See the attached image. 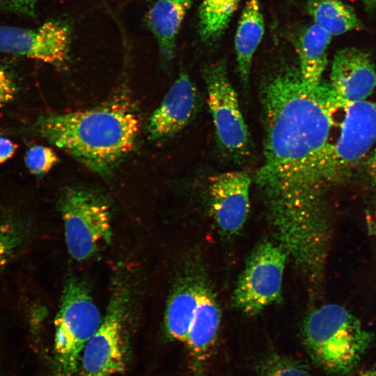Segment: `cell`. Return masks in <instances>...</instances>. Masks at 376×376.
Here are the masks:
<instances>
[{
    "instance_id": "cell-11",
    "label": "cell",
    "mask_w": 376,
    "mask_h": 376,
    "mask_svg": "<svg viewBox=\"0 0 376 376\" xmlns=\"http://www.w3.org/2000/svg\"><path fill=\"white\" fill-rule=\"evenodd\" d=\"M329 85L340 109L366 100L376 87V69L369 54L356 47L338 50L333 58Z\"/></svg>"
},
{
    "instance_id": "cell-18",
    "label": "cell",
    "mask_w": 376,
    "mask_h": 376,
    "mask_svg": "<svg viewBox=\"0 0 376 376\" xmlns=\"http://www.w3.org/2000/svg\"><path fill=\"white\" fill-rule=\"evenodd\" d=\"M306 8L314 24L331 36L363 27L354 10L340 0H309Z\"/></svg>"
},
{
    "instance_id": "cell-29",
    "label": "cell",
    "mask_w": 376,
    "mask_h": 376,
    "mask_svg": "<svg viewBox=\"0 0 376 376\" xmlns=\"http://www.w3.org/2000/svg\"><path fill=\"white\" fill-rule=\"evenodd\" d=\"M13 0H0V10L6 11Z\"/></svg>"
},
{
    "instance_id": "cell-30",
    "label": "cell",
    "mask_w": 376,
    "mask_h": 376,
    "mask_svg": "<svg viewBox=\"0 0 376 376\" xmlns=\"http://www.w3.org/2000/svg\"><path fill=\"white\" fill-rule=\"evenodd\" d=\"M361 1H363V2H365L366 3L370 4V3H373L375 0H361Z\"/></svg>"
},
{
    "instance_id": "cell-3",
    "label": "cell",
    "mask_w": 376,
    "mask_h": 376,
    "mask_svg": "<svg viewBox=\"0 0 376 376\" xmlns=\"http://www.w3.org/2000/svg\"><path fill=\"white\" fill-rule=\"evenodd\" d=\"M303 337L312 360L332 376L352 372L373 340L357 318L335 304L321 306L309 314Z\"/></svg>"
},
{
    "instance_id": "cell-2",
    "label": "cell",
    "mask_w": 376,
    "mask_h": 376,
    "mask_svg": "<svg viewBox=\"0 0 376 376\" xmlns=\"http://www.w3.org/2000/svg\"><path fill=\"white\" fill-rule=\"evenodd\" d=\"M136 111L127 92L84 111L42 116V136L95 173L107 176L133 150L139 131Z\"/></svg>"
},
{
    "instance_id": "cell-17",
    "label": "cell",
    "mask_w": 376,
    "mask_h": 376,
    "mask_svg": "<svg viewBox=\"0 0 376 376\" xmlns=\"http://www.w3.org/2000/svg\"><path fill=\"white\" fill-rule=\"evenodd\" d=\"M264 34V20L259 0L246 2L235 38L237 72L243 84H248L252 58Z\"/></svg>"
},
{
    "instance_id": "cell-16",
    "label": "cell",
    "mask_w": 376,
    "mask_h": 376,
    "mask_svg": "<svg viewBox=\"0 0 376 376\" xmlns=\"http://www.w3.org/2000/svg\"><path fill=\"white\" fill-rule=\"evenodd\" d=\"M331 36L313 24L299 34L296 49L299 57V70L303 80L315 86L320 84L327 64L328 47Z\"/></svg>"
},
{
    "instance_id": "cell-12",
    "label": "cell",
    "mask_w": 376,
    "mask_h": 376,
    "mask_svg": "<svg viewBox=\"0 0 376 376\" xmlns=\"http://www.w3.org/2000/svg\"><path fill=\"white\" fill-rule=\"evenodd\" d=\"M251 178L242 171L224 172L210 179L211 207L220 231L226 235L237 233L249 212Z\"/></svg>"
},
{
    "instance_id": "cell-23",
    "label": "cell",
    "mask_w": 376,
    "mask_h": 376,
    "mask_svg": "<svg viewBox=\"0 0 376 376\" xmlns=\"http://www.w3.org/2000/svg\"><path fill=\"white\" fill-rule=\"evenodd\" d=\"M24 162L31 173L42 176L58 162V157L52 148L36 145L27 150Z\"/></svg>"
},
{
    "instance_id": "cell-27",
    "label": "cell",
    "mask_w": 376,
    "mask_h": 376,
    "mask_svg": "<svg viewBox=\"0 0 376 376\" xmlns=\"http://www.w3.org/2000/svg\"><path fill=\"white\" fill-rule=\"evenodd\" d=\"M364 171L369 181L373 184H376V148L366 160Z\"/></svg>"
},
{
    "instance_id": "cell-25",
    "label": "cell",
    "mask_w": 376,
    "mask_h": 376,
    "mask_svg": "<svg viewBox=\"0 0 376 376\" xmlns=\"http://www.w3.org/2000/svg\"><path fill=\"white\" fill-rule=\"evenodd\" d=\"M40 0H13L6 11L21 16L34 17Z\"/></svg>"
},
{
    "instance_id": "cell-19",
    "label": "cell",
    "mask_w": 376,
    "mask_h": 376,
    "mask_svg": "<svg viewBox=\"0 0 376 376\" xmlns=\"http://www.w3.org/2000/svg\"><path fill=\"white\" fill-rule=\"evenodd\" d=\"M201 288L196 285H184L171 298L164 324L171 338L186 342L198 306Z\"/></svg>"
},
{
    "instance_id": "cell-21",
    "label": "cell",
    "mask_w": 376,
    "mask_h": 376,
    "mask_svg": "<svg viewBox=\"0 0 376 376\" xmlns=\"http://www.w3.org/2000/svg\"><path fill=\"white\" fill-rule=\"evenodd\" d=\"M28 237L26 224L8 215L0 223V274L22 251Z\"/></svg>"
},
{
    "instance_id": "cell-13",
    "label": "cell",
    "mask_w": 376,
    "mask_h": 376,
    "mask_svg": "<svg viewBox=\"0 0 376 376\" xmlns=\"http://www.w3.org/2000/svg\"><path fill=\"white\" fill-rule=\"evenodd\" d=\"M197 100L194 84L187 74L180 72L148 119L149 137L159 141L183 130L194 116Z\"/></svg>"
},
{
    "instance_id": "cell-4",
    "label": "cell",
    "mask_w": 376,
    "mask_h": 376,
    "mask_svg": "<svg viewBox=\"0 0 376 376\" xmlns=\"http://www.w3.org/2000/svg\"><path fill=\"white\" fill-rule=\"evenodd\" d=\"M102 320L86 285L76 279L69 280L54 320L55 376H76L83 350Z\"/></svg>"
},
{
    "instance_id": "cell-26",
    "label": "cell",
    "mask_w": 376,
    "mask_h": 376,
    "mask_svg": "<svg viewBox=\"0 0 376 376\" xmlns=\"http://www.w3.org/2000/svg\"><path fill=\"white\" fill-rule=\"evenodd\" d=\"M17 146L8 138L0 136V164L5 162L13 157Z\"/></svg>"
},
{
    "instance_id": "cell-15",
    "label": "cell",
    "mask_w": 376,
    "mask_h": 376,
    "mask_svg": "<svg viewBox=\"0 0 376 376\" xmlns=\"http://www.w3.org/2000/svg\"><path fill=\"white\" fill-rule=\"evenodd\" d=\"M191 0H157L146 15V24L155 37L164 64L174 57L175 40Z\"/></svg>"
},
{
    "instance_id": "cell-7",
    "label": "cell",
    "mask_w": 376,
    "mask_h": 376,
    "mask_svg": "<svg viewBox=\"0 0 376 376\" xmlns=\"http://www.w3.org/2000/svg\"><path fill=\"white\" fill-rule=\"evenodd\" d=\"M340 134L330 142L323 160L327 185L347 178L376 142V103L363 100L349 104Z\"/></svg>"
},
{
    "instance_id": "cell-31",
    "label": "cell",
    "mask_w": 376,
    "mask_h": 376,
    "mask_svg": "<svg viewBox=\"0 0 376 376\" xmlns=\"http://www.w3.org/2000/svg\"><path fill=\"white\" fill-rule=\"evenodd\" d=\"M146 1H151V0H146Z\"/></svg>"
},
{
    "instance_id": "cell-14",
    "label": "cell",
    "mask_w": 376,
    "mask_h": 376,
    "mask_svg": "<svg viewBox=\"0 0 376 376\" xmlns=\"http://www.w3.org/2000/svg\"><path fill=\"white\" fill-rule=\"evenodd\" d=\"M220 311L213 295L201 288L199 301L186 343L194 376H204L205 369L217 339Z\"/></svg>"
},
{
    "instance_id": "cell-1",
    "label": "cell",
    "mask_w": 376,
    "mask_h": 376,
    "mask_svg": "<svg viewBox=\"0 0 376 376\" xmlns=\"http://www.w3.org/2000/svg\"><path fill=\"white\" fill-rule=\"evenodd\" d=\"M261 102L264 160L256 182L280 240L295 242L320 229L323 160L340 108L329 83L311 86L291 67L265 81Z\"/></svg>"
},
{
    "instance_id": "cell-8",
    "label": "cell",
    "mask_w": 376,
    "mask_h": 376,
    "mask_svg": "<svg viewBox=\"0 0 376 376\" xmlns=\"http://www.w3.org/2000/svg\"><path fill=\"white\" fill-rule=\"evenodd\" d=\"M207 104L220 148L232 157L249 154L251 139L237 93L231 84L225 61H219L204 69Z\"/></svg>"
},
{
    "instance_id": "cell-20",
    "label": "cell",
    "mask_w": 376,
    "mask_h": 376,
    "mask_svg": "<svg viewBox=\"0 0 376 376\" xmlns=\"http://www.w3.org/2000/svg\"><path fill=\"white\" fill-rule=\"evenodd\" d=\"M240 1L203 0L199 8L198 26L204 41H214L223 33Z\"/></svg>"
},
{
    "instance_id": "cell-28",
    "label": "cell",
    "mask_w": 376,
    "mask_h": 376,
    "mask_svg": "<svg viewBox=\"0 0 376 376\" xmlns=\"http://www.w3.org/2000/svg\"><path fill=\"white\" fill-rule=\"evenodd\" d=\"M357 376H376V368L364 370Z\"/></svg>"
},
{
    "instance_id": "cell-9",
    "label": "cell",
    "mask_w": 376,
    "mask_h": 376,
    "mask_svg": "<svg viewBox=\"0 0 376 376\" xmlns=\"http://www.w3.org/2000/svg\"><path fill=\"white\" fill-rule=\"evenodd\" d=\"M286 258L285 249L271 241L256 247L234 292L238 308L253 315L280 297Z\"/></svg>"
},
{
    "instance_id": "cell-10",
    "label": "cell",
    "mask_w": 376,
    "mask_h": 376,
    "mask_svg": "<svg viewBox=\"0 0 376 376\" xmlns=\"http://www.w3.org/2000/svg\"><path fill=\"white\" fill-rule=\"evenodd\" d=\"M70 34L69 26L58 20L32 29L0 25V52L63 67L69 58Z\"/></svg>"
},
{
    "instance_id": "cell-24",
    "label": "cell",
    "mask_w": 376,
    "mask_h": 376,
    "mask_svg": "<svg viewBox=\"0 0 376 376\" xmlns=\"http://www.w3.org/2000/svg\"><path fill=\"white\" fill-rule=\"evenodd\" d=\"M17 93V86L10 73L0 63V107L12 102Z\"/></svg>"
},
{
    "instance_id": "cell-5",
    "label": "cell",
    "mask_w": 376,
    "mask_h": 376,
    "mask_svg": "<svg viewBox=\"0 0 376 376\" xmlns=\"http://www.w3.org/2000/svg\"><path fill=\"white\" fill-rule=\"evenodd\" d=\"M59 209L66 246L75 260H88L108 246L112 235L111 211L102 196L69 188L60 198Z\"/></svg>"
},
{
    "instance_id": "cell-22",
    "label": "cell",
    "mask_w": 376,
    "mask_h": 376,
    "mask_svg": "<svg viewBox=\"0 0 376 376\" xmlns=\"http://www.w3.org/2000/svg\"><path fill=\"white\" fill-rule=\"evenodd\" d=\"M258 376H311L302 363L286 356L272 354L260 363Z\"/></svg>"
},
{
    "instance_id": "cell-6",
    "label": "cell",
    "mask_w": 376,
    "mask_h": 376,
    "mask_svg": "<svg viewBox=\"0 0 376 376\" xmlns=\"http://www.w3.org/2000/svg\"><path fill=\"white\" fill-rule=\"evenodd\" d=\"M129 298L125 284L116 281L101 324L83 350L76 376H115L124 370Z\"/></svg>"
}]
</instances>
